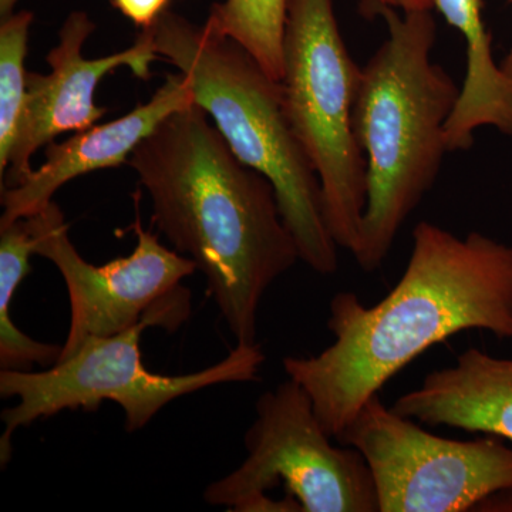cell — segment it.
<instances>
[{"mask_svg": "<svg viewBox=\"0 0 512 512\" xmlns=\"http://www.w3.org/2000/svg\"><path fill=\"white\" fill-rule=\"evenodd\" d=\"M190 291L148 313L133 328L113 336L90 339L55 366L35 372L0 370V397L18 404L0 414L5 431L0 437V463L12 458V437L22 427L53 417L63 410L96 412L103 402L119 404L127 431L144 429L161 409L175 399L207 387L259 380L265 363L261 345H237L227 357L207 369L188 375L167 376L143 365L140 340L147 328L174 332L190 318Z\"/></svg>", "mask_w": 512, "mask_h": 512, "instance_id": "5", "label": "cell"}, {"mask_svg": "<svg viewBox=\"0 0 512 512\" xmlns=\"http://www.w3.org/2000/svg\"><path fill=\"white\" fill-rule=\"evenodd\" d=\"M512 2V0H511ZM501 70L505 74L510 83L512 84V47L510 52L507 53V56L504 57L503 62L500 64Z\"/></svg>", "mask_w": 512, "mask_h": 512, "instance_id": "20", "label": "cell"}, {"mask_svg": "<svg viewBox=\"0 0 512 512\" xmlns=\"http://www.w3.org/2000/svg\"><path fill=\"white\" fill-rule=\"evenodd\" d=\"M207 111H174L127 164L150 197L153 224L205 276L237 345H256L265 292L301 259L274 185L228 146Z\"/></svg>", "mask_w": 512, "mask_h": 512, "instance_id": "2", "label": "cell"}, {"mask_svg": "<svg viewBox=\"0 0 512 512\" xmlns=\"http://www.w3.org/2000/svg\"><path fill=\"white\" fill-rule=\"evenodd\" d=\"M390 409L430 427L512 441V359L467 349L456 365L434 370L419 389L400 396Z\"/></svg>", "mask_w": 512, "mask_h": 512, "instance_id": "12", "label": "cell"}, {"mask_svg": "<svg viewBox=\"0 0 512 512\" xmlns=\"http://www.w3.org/2000/svg\"><path fill=\"white\" fill-rule=\"evenodd\" d=\"M25 220L35 255L56 266L69 293L70 328L59 362L90 339L133 328L158 306L187 291L181 282L197 271L194 261L164 247L138 217L133 224L134 251L104 265L90 264L77 252L55 201Z\"/></svg>", "mask_w": 512, "mask_h": 512, "instance_id": "9", "label": "cell"}, {"mask_svg": "<svg viewBox=\"0 0 512 512\" xmlns=\"http://www.w3.org/2000/svg\"><path fill=\"white\" fill-rule=\"evenodd\" d=\"M365 457L380 512H467L512 488V448L500 437L451 440L370 397L338 439Z\"/></svg>", "mask_w": 512, "mask_h": 512, "instance_id": "8", "label": "cell"}, {"mask_svg": "<svg viewBox=\"0 0 512 512\" xmlns=\"http://www.w3.org/2000/svg\"><path fill=\"white\" fill-rule=\"evenodd\" d=\"M474 511L512 512V488L498 491L485 498Z\"/></svg>", "mask_w": 512, "mask_h": 512, "instance_id": "17", "label": "cell"}, {"mask_svg": "<svg viewBox=\"0 0 512 512\" xmlns=\"http://www.w3.org/2000/svg\"><path fill=\"white\" fill-rule=\"evenodd\" d=\"M389 36L362 67L353 110L366 158L367 200L352 251L366 272L379 269L400 228L436 183L448 153L446 124L460 89L431 60L437 25L431 10L403 12L367 0Z\"/></svg>", "mask_w": 512, "mask_h": 512, "instance_id": "3", "label": "cell"}, {"mask_svg": "<svg viewBox=\"0 0 512 512\" xmlns=\"http://www.w3.org/2000/svg\"><path fill=\"white\" fill-rule=\"evenodd\" d=\"M168 3L170 0H111V5L140 29L153 26L168 10Z\"/></svg>", "mask_w": 512, "mask_h": 512, "instance_id": "16", "label": "cell"}, {"mask_svg": "<svg viewBox=\"0 0 512 512\" xmlns=\"http://www.w3.org/2000/svg\"><path fill=\"white\" fill-rule=\"evenodd\" d=\"M191 103L194 97L183 74H168L154 96L126 116L79 131L62 143L47 144L45 163L16 187L2 191L0 225L25 220L45 210L69 181L126 164L144 138L174 111Z\"/></svg>", "mask_w": 512, "mask_h": 512, "instance_id": "11", "label": "cell"}, {"mask_svg": "<svg viewBox=\"0 0 512 512\" xmlns=\"http://www.w3.org/2000/svg\"><path fill=\"white\" fill-rule=\"evenodd\" d=\"M328 329L335 336L329 348L285 357L282 366L338 440L367 400L431 346L470 329L512 339V247L421 221L392 292L372 308L356 293H336Z\"/></svg>", "mask_w": 512, "mask_h": 512, "instance_id": "1", "label": "cell"}, {"mask_svg": "<svg viewBox=\"0 0 512 512\" xmlns=\"http://www.w3.org/2000/svg\"><path fill=\"white\" fill-rule=\"evenodd\" d=\"M148 29L157 55L183 74L232 153L274 185L301 261L320 275L335 274L339 247L326 224L318 174L286 114L281 82L211 19L195 25L165 10Z\"/></svg>", "mask_w": 512, "mask_h": 512, "instance_id": "4", "label": "cell"}, {"mask_svg": "<svg viewBox=\"0 0 512 512\" xmlns=\"http://www.w3.org/2000/svg\"><path fill=\"white\" fill-rule=\"evenodd\" d=\"M19 2L20 0H0V19L15 13Z\"/></svg>", "mask_w": 512, "mask_h": 512, "instance_id": "19", "label": "cell"}, {"mask_svg": "<svg viewBox=\"0 0 512 512\" xmlns=\"http://www.w3.org/2000/svg\"><path fill=\"white\" fill-rule=\"evenodd\" d=\"M33 13L19 10L0 19V177L9 167L20 117L26 100L30 26Z\"/></svg>", "mask_w": 512, "mask_h": 512, "instance_id": "15", "label": "cell"}, {"mask_svg": "<svg viewBox=\"0 0 512 512\" xmlns=\"http://www.w3.org/2000/svg\"><path fill=\"white\" fill-rule=\"evenodd\" d=\"M286 10L288 0H224L212 5L208 19L281 82Z\"/></svg>", "mask_w": 512, "mask_h": 512, "instance_id": "14", "label": "cell"}, {"mask_svg": "<svg viewBox=\"0 0 512 512\" xmlns=\"http://www.w3.org/2000/svg\"><path fill=\"white\" fill-rule=\"evenodd\" d=\"M255 412L244 437L247 458L208 485V504L235 512H380L365 457L330 443L301 384H278Z\"/></svg>", "mask_w": 512, "mask_h": 512, "instance_id": "7", "label": "cell"}, {"mask_svg": "<svg viewBox=\"0 0 512 512\" xmlns=\"http://www.w3.org/2000/svg\"><path fill=\"white\" fill-rule=\"evenodd\" d=\"M96 28L86 12L74 10L60 28L59 43L46 57L50 73L28 72L25 107L8 170L0 177L2 191L16 187L32 173L30 161L40 147H46L60 134L79 133L103 119L109 110L99 106L94 96L107 74L128 67L140 79L148 80L151 63L161 60L148 28L141 29L134 45L124 52L87 59L83 46Z\"/></svg>", "mask_w": 512, "mask_h": 512, "instance_id": "10", "label": "cell"}, {"mask_svg": "<svg viewBox=\"0 0 512 512\" xmlns=\"http://www.w3.org/2000/svg\"><path fill=\"white\" fill-rule=\"evenodd\" d=\"M362 67L350 56L333 0H288L284 33L285 110L322 187L330 234L352 252L366 208V158L353 110Z\"/></svg>", "mask_w": 512, "mask_h": 512, "instance_id": "6", "label": "cell"}, {"mask_svg": "<svg viewBox=\"0 0 512 512\" xmlns=\"http://www.w3.org/2000/svg\"><path fill=\"white\" fill-rule=\"evenodd\" d=\"M32 255L35 244L26 220L0 225V370L6 372H28L36 365L47 369L62 356L63 346L37 342L10 316L13 298L32 271Z\"/></svg>", "mask_w": 512, "mask_h": 512, "instance_id": "13", "label": "cell"}, {"mask_svg": "<svg viewBox=\"0 0 512 512\" xmlns=\"http://www.w3.org/2000/svg\"><path fill=\"white\" fill-rule=\"evenodd\" d=\"M373 2L400 10V12H416V10L433 9V0H373Z\"/></svg>", "mask_w": 512, "mask_h": 512, "instance_id": "18", "label": "cell"}]
</instances>
